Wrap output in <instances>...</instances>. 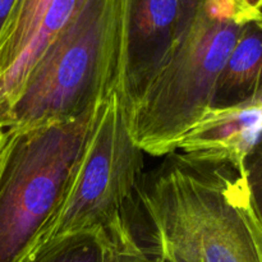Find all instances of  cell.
<instances>
[{"label":"cell","mask_w":262,"mask_h":262,"mask_svg":"<svg viewBox=\"0 0 262 262\" xmlns=\"http://www.w3.org/2000/svg\"><path fill=\"white\" fill-rule=\"evenodd\" d=\"M253 166L171 154L137 193L151 252L164 262H262Z\"/></svg>","instance_id":"6da1fadb"},{"label":"cell","mask_w":262,"mask_h":262,"mask_svg":"<svg viewBox=\"0 0 262 262\" xmlns=\"http://www.w3.org/2000/svg\"><path fill=\"white\" fill-rule=\"evenodd\" d=\"M261 13L241 0H200L168 58L128 110L143 154L171 155L184 133L211 107L215 83L243 27Z\"/></svg>","instance_id":"7a4b0ae2"},{"label":"cell","mask_w":262,"mask_h":262,"mask_svg":"<svg viewBox=\"0 0 262 262\" xmlns=\"http://www.w3.org/2000/svg\"><path fill=\"white\" fill-rule=\"evenodd\" d=\"M97 100L69 119L3 130L0 262H20L35 247L83 147Z\"/></svg>","instance_id":"3957f363"},{"label":"cell","mask_w":262,"mask_h":262,"mask_svg":"<svg viewBox=\"0 0 262 262\" xmlns=\"http://www.w3.org/2000/svg\"><path fill=\"white\" fill-rule=\"evenodd\" d=\"M110 10L89 0L49 43L0 109L4 129L77 117L102 96Z\"/></svg>","instance_id":"277c9868"},{"label":"cell","mask_w":262,"mask_h":262,"mask_svg":"<svg viewBox=\"0 0 262 262\" xmlns=\"http://www.w3.org/2000/svg\"><path fill=\"white\" fill-rule=\"evenodd\" d=\"M142 170L143 152L130 136L127 110L118 95L110 92L97 100L83 147L35 247L101 229L132 201Z\"/></svg>","instance_id":"5b68a950"},{"label":"cell","mask_w":262,"mask_h":262,"mask_svg":"<svg viewBox=\"0 0 262 262\" xmlns=\"http://www.w3.org/2000/svg\"><path fill=\"white\" fill-rule=\"evenodd\" d=\"M200 0H113L104 92L132 107L168 58Z\"/></svg>","instance_id":"8992f818"},{"label":"cell","mask_w":262,"mask_h":262,"mask_svg":"<svg viewBox=\"0 0 262 262\" xmlns=\"http://www.w3.org/2000/svg\"><path fill=\"white\" fill-rule=\"evenodd\" d=\"M261 129L262 92L234 106L209 107L179 140L177 151L193 160L246 170L257 152Z\"/></svg>","instance_id":"52a82bcc"},{"label":"cell","mask_w":262,"mask_h":262,"mask_svg":"<svg viewBox=\"0 0 262 262\" xmlns=\"http://www.w3.org/2000/svg\"><path fill=\"white\" fill-rule=\"evenodd\" d=\"M261 20L243 27L216 79L211 107L234 106L262 92Z\"/></svg>","instance_id":"ba28073f"},{"label":"cell","mask_w":262,"mask_h":262,"mask_svg":"<svg viewBox=\"0 0 262 262\" xmlns=\"http://www.w3.org/2000/svg\"><path fill=\"white\" fill-rule=\"evenodd\" d=\"M89 0H53L37 32L15 63L0 78V109L14 95L36 59Z\"/></svg>","instance_id":"9c48e42d"},{"label":"cell","mask_w":262,"mask_h":262,"mask_svg":"<svg viewBox=\"0 0 262 262\" xmlns=\"http://www.w3.org/2000/svg\"><path fill=\"white\" fill-rule=\"evenodd\" d=\"M53 0H14L0 30V78L35 36Z\"/></svg>","instance_id":"30bf717a"},{"label":"cell","mask_w":262,"mask_h":262,"mask_svg":"<svg viewBox=\"0 0 262 262\" xmlns=\"http://www.w3.org/2000/svg\"><path fill=\"white\" fill-rule=\"evenodd\" d=\"M20 262H102L101 229L49 241Z\"/></svg>","instance_id":"8fae6325"},{"label":"cell","mask_w":262,"mask_h":262,"mask_svg":"<svg viewBox=\"0 0 262 262\" xmlns=\"http://www.w3.org/2000/svg\"><path fill=\"white\" fill-rule=\"evenodd\" d=\"M102 262H148L150 256L140 245L124 211L101 228Z\"/></svg>","instance_id":"7c38bea8"},{"label":"cell","mask_w":262,"mask_h":262,"mask_svg":"<svg viewBox=\"0 0 262 262\" xmlns=\"http://www.w3.org/2000/svg\"><path fill=\"white\" fill-rule=\"evenodd\" d=\"M13 3H14V0H0V30H2L3 25H4L10 9H12Z\"/></svg>","instance_id":"4fadbf2b"},{"label":"cell","mask_w":262,"mask_h":262,"mask_svg":"<svg viewBox=\"0 0 262 262\" xmlns=\"http://www.w3.org/2000/svg\"><path fill=\"white\" fill-rule=\"evenodd\" d=\"M246 7H248L250 9L255 10V12L261 13V3L262 0H241Z\"/></svg>","instance_id":"5bb4252c"},{"label":"cell","mask_w":262,"mask_h":262,"mask_svg":"<svg viewBox=\"0 0 262 262\" xmlns=\"http://www.w3.org/2000/svg\"><path fill=\"white\" fill-rule=\"evenodd\" d=\"M148 262H164V261L160 260V258H158V257H154V258H150Z\"/></svg>","instance_id":"9a60e30c"},{"label":"cell","mask_w":262,"mask_h":262,"mask_svg":"<svg viewBox=\"0 0 262 262\" xmlns=\"http://www.w3.org/2000/svg\"><path fill=\"white\" fill-rule=\"evenodd\" d=\"M3 130H4V129H0V143H2V136H3Z\"/></svg>","instance_id":"2e32d148"},{"label":"cell","mask_w":262,"mask_h":262,"mask_svg":"<svg viewBox=\"0 0 262 262\" xmlns=\"http://www.w3.org/2000/svg\"><path fill=\"white\" fill-rule=\"evenodd\" d=\"M0 129H4V128H3V127H2V125H0Z\"/></svg>","instance_id":"e0dca14e"}]
</instances>
